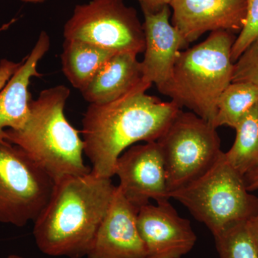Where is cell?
Listing matches in <instances>:
<instances>
[{
  "label": "cell",
  "instance_id": "6da1fadb",
  "mask_svg": "<svg viewBox=\"0 0 258 258\" xmlns=\"http://www.w3.org/2000/svg\"><path fill=\"white\" fill-rule=\"evenodd\" d=\"M151 86L143 81L116 101L88 106L81 134L96 176H114L117 161L127 149L138 142H157L181 111L174 101L147 94Z\"/></svg>",
  "mask_w": 258,
  "mask_h": 258
},
{
  "label": "cell",
  "instance_id": "7a4b0ae2",
  "mask_svg": "<svg viewBox=\"0 0 258 258\" xmlns=\"http://www.w3.org/2000/svg\"><path fill=\"white\" fill-rule=\"evenodd\" d=\"M115 189L111 178L92 171L55 183L46 206L34 221L39 249L52 257L87 255Z\"/></svg>",
  "mask_w": 258,
  "mask_h": 258
},
{
  "label": "cell",
  "instance_id": "3957f363",
  "mask_svg": "<svg viewBox=\"0 0 258 258\" xmlns=\"http://www.w3.org/2000/svg\"><path fill=\"white\" fill-rule=\"evenodd\" d=\"M70 94L63 85L43 90L30 102L23 128L5 132V141L23 149L55 183L91 171L83 160V139L64 115Z\"/></svg>",
  "mask_w": 258,
  "mask_h": 258
},
{
  "label": "cell",
  "instance_id": "277c9868",
  "mask_svg": "<svg viewBox=\"0 0 258 258\" xmlns=\"http://www.w3.org/2000/svg\"><path fill=\"white\" fill-rule=\"evenodd\" d=\"M233 32H210L206 40L180 51L169 82L159 90L180 107L210 122L215 120L220 95L232 83Z\"/></svg>",
  "mask_w": 258,
  "mask_h": 258
},
{
  "label": "cell",
  "instance_id": "5b68a950",
  "mask_svg": "<svg viewBox=\"0 0 258 258\" xmlns=\"http://www.w3.org/2000/svg\"><path fill=\"white\" fill-rule=\"evenodd\" d=\"M170 198L184 205L214 237L237 222L250 220L257 213L258 198L252 195L225 153L203 175L172 191Z\"/></svg>",
  "mask_w": 258,
  "mask_h": 258
},
{
  "label": "cell",
  "instance_id": "8992f818",
  "mask_svg": "<svg viewBox=\"0 0 258 258\" xmlns=\"http://www.w3.org/2000/svg\"><path fill=\"white\" fill-rule=\"evenodd\" d=\"M157 142L170 194L203 175L222 152L217 128L193 112L181 110Z\"/></svg>",
  "mask_w": 258,
  "mask_h": 258
},
{
  "label": "cell",
  "instance_id": "52a82bcc",
  "mask_svg": "<svg viewBox=\"0 0 258 258\" xmlns=\"http://www.w3.org/2000/svg\"><path fill=\"white\" fill-rule=\"evenodd\" d=\"M53 180L18 146L0 144V223L24 227L49 201Z\"/></svg>",
  "mask_w": 258,
  "mask_h": 258
},
{
  "label": "cell",
  "instance_id": "ba28073f",
  "mask_svg": "<svg viewBox=\"0 0 258 258\" xmlns=\"http://www.w3.org/2000/svg\"><path fill=\"white\" fill-rule=\"evenodd\" d=\"M66 40H80L112 52L145 50V35L137 10L123 0H91L75 7L64 26Z\"/></svg>",
  "mask_w": 258,
  "mask_h": 258
},
{
  "label": "cell",
  "instance_id": "9c48e42d",
  "mask_svg": "<svg viewBox=\"0 0 258 258\" xmlns=\"http://www.w3.org/2000/svg\"><path fill=\"white\" fill-rule=\"evenodd\" d=\"M115 175L125 199L136 208L169 200L164 159L157 142H145L127 149L117 161Z\"/></svg>",
  "mask_w": 258,
  "mask_h": 258
},
{
  "label": "cell",
  "instance_id": "30bf717a",
  "mask_svg": "<svg viewBox=\"0 0 258 258\" xmlns=\"http://www.w3.org/2000/svg\"><path fill=\"white\" fill-rule=\"evenodd\" d=\"M137 227L147 258H181L196 244L191 223L180 216L169 200L139 209Z\"/></svg>",
  "mask_w": 258,
  "mask_h": 258
},
{
  "label": "cell",
  "instance_id": "8fae6325",
  "mask_svg": "<svg viewBox=\"0 0 258 258\" xmlns=\"http://www.w3.org/2000/svg\"><path fill=\"white\" fill-rule=\"evenodd\" d=\"M172 25L188 44L207 32H240L247 15L246 0H171Z\"/></svg>",
  "mask_w": 258,
  "mask_h": 258
},
{
  "label": "cell",
  "instance_id": "7c38bea8",
  "mask_svg": "<svg viewBox=\"0 0 258 258\" xmlns=\"http://www.w3.org/2000/svg\"><path fill=\"white\" fill-rule=\"evenodd\" d=\"M138 211L117 186L86 257L147 258L145 245L137 227Z\"/></svg>",
  "mask_w": 258,
  "mask_h": 258
},
{
  "label": "cell",
  "instance_id": "4fadbf2b",
  "mask_svg": "<svg viewBox=\"0 0 258 258\" xmlns=\"http://www.w3.org/2000/svg\"><path fill=\"white\" fill-rule=\"evenodd\" d=\"M170 14L169 5L158 13H144L143 81L154 83L158 90L169 82L178 53L189 45L169 22Z\"/></svg>",
  "mask_w": 258,
  "mask_h": 258
},
{
  "label": "cell",
  "instance_id": "5bb4252c",
  "mask_svg": "<svg viewBox=\"0 0 258 258\" xmlns=\"http://www.w3.org/2000/svg\"><path fill=\"white\" fill-rule=\"evenodd\" d=\"M50 46V37L46 32H41L20 69L0 91V144L8 142L5 139L6 129H20L26 123L32 101L29 91L30 80L41 76L37 71V64Z\"/></svg>",
  "mask_w": 258,
  "mask_h": 258
},
{
  "label": "cell",
  "instance_id": "9a60e30c",
  "mask_svg": "<svg viewBox=\"0 0 258 258\" xmlns=\"http://www.w3.org/2000/svg\"><path fill=\"white\" fill-rule=\"evenodd\" d=\"M142 81L137 54L119 52L101 66L81 92L90 104H106L124 96Z\"/></svg>",
  "mask_w": 258,
  "mask_h": 258
},
{
  "label": "cell",
  "instance_id": "2e32d148",
  "mask_svg": "<svg viewBox=\"0 0 258 258\" xmlns=\"http://www.w3.org/2000/svg\"><path fill=\"white\" fill-rule=\"evenodd\" d=\"M115 54L90 42L64 39L61 54L62 71L72 86L81 91Z\"/></svg>",
  "mask_w": 258,
  "mask_h": 258
},
{
  "label": "cell",
  "instance_id": "e0dca14e",
  "mask_svg": "<svg viewBox=\"0 0 258 258\" xmlns=\"http://www.w3.org/2000/svg\"><path fill=\"white\" fill-rule=\"evenodd\" d=\"M235 140L226 159L243 176L258 166V102L235 128Z\"/></svg>",
  "mask_w": 258,
  "mask_h": 258
},
{
  "label": "cell",
  "instance_id": "ac0fdd59",
  "mask_svg": "<svg viewBox=\"0 0 258 258\" xmlns=\"http://www.w3.org/2000/svg\"><path fill=\"white\" fill-rule=\"evenodd\" d=\"M258 102V88L252 83H231L217 102V111L212 125L235 128L241 118Z\"/></svg>",
  "mask_w": 258,
  "mask_h": 258
},
{
  "label": "cell",
  "instance_id": "d6986e66",
  "mask_svg": "<svg viewBox=\"0 0 258 258\" xmlns=\"http://www.w3.org/2000/svg\"><path fill=\"white\" fill-rule=\"evenodd\" d=\"M214 237L220 258H258V245L249 220L234 224Z\"/></svg>",
  "mask_w": 258,
  "mask_h": 258
},
{
  "label": "cell",
  "instance_id": "ffe728a7",
  "mask_svg": "<svg viewBox=\"0 0 258 258\" xmlns=\"http://www.w3.org/2000/svg\"><path fill=\"white\" fill-rule=\"evenodd\" d=\"M247 15L245 23L232 45V62L243 53L244 51L258 40V0H246Z\"/></svg>",
  "mask_w": 258,
  "mask_h": 258
},
{
  "label": "cell",
  "instance_id": "44dd1931",
  "mask_svg": "<svg viewBox=\"0 0 258 258\" xmlns=\"http://www.w3.org/2000/svg\"><path fill=\"white\" fill-rule=\"evenodd\" d=\"M234 82L252 83L258 88V40L247 47L234 63Z\"/></svg>",
  "mask_w": 258,
  "mask_h": 258
},
{
  "label": "cell",
  "instance_id": "7402d4cb",
  "mask_svg": "<svg viewBox=\"0 0 258 258\" xmlns=\"http://www.w3.org/2000/svg\"><path fill=\"white\" fill-rule=\"evenodd\" d=\"M23 63V61L15 62L14 61L3 58L0 60V91L5 87L13 75L17 72Z\"/></svg>",
  "mask_w": 258,
  "mask_h": 258
},
{
  "label": "cell",
  "instance_id": "603a6c76",
  "mask_svg": "<svg viewBox=\"0 0 258 258\" xmlns=\"http://www.w3.org/2000/svg\"><path fill=\"white\" fill-rule=\"evenodd\" d=\"M140 4L142 12L156 13L160 11L164 7L169 5L171 0H137Z\"/></svg>",
  "mask_w": 258,
  "mask_h": 258
},
{
  "label": "cell",
  "instance_id": "cb8c5ba5",
  "mask_svg": "<svg viewBox=\"0 0 258 258\" xmlns=\"http://www.w3.org/2000/svg\"><path fill=\"white\" fill-rule=\"evenodd\" d=\"M246 186L249 191L258 190V166L244 176Z\"/></svg>",
  "mask_w": 258,
  "mask_h": 258
},
{
  "label": "cell",
  "instance_id": "d4e9b609",
  "mask_svg": "<svg viewBox=\"0 0 258 258\" xmlns=\"http://www.w3.org/2000/svg\"><path fill=\"white\" fill-rule=\"evenodd\" d=\"M249 223L258 245V210L257 213L249 220Z\"/></svg>",
  "mask_w": 258,
  "mask_h": 258
},
{
  "label": "cell",
  "instance_id": "484cf974",
  "mask_svg": "<svg viewBox=\"0 0 258 258\" xmlns=\"http://www.w3.org/2000/svg\"><path fill=\"white\" fill-rule=\"evenodd\" d=\"M23 1L28 2V3H40L43 0H23Z\"/></svg>",
  "mask_w": 258,
  "mask_h": 258
},
{
  "label": "cell",
  "instance_id": "4316f807",
  "mask_svg": "<svg viewBox=\"0 0 258 258\" xmlns=\"http://www.w3.org/2000/svg\"><path fill=\"white\" fill-rule=\"evenodd\" d=\"M8 258H22V257H19V256H17V255H11V256H10V257H8Z\"/></svg>",
  "mask_w": 258,
  "mask_h": 258
}]
</instances>
